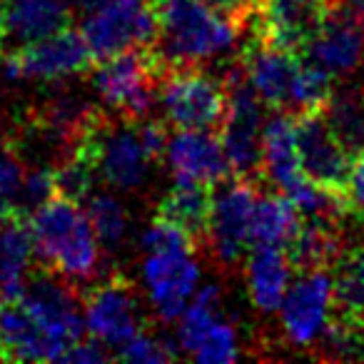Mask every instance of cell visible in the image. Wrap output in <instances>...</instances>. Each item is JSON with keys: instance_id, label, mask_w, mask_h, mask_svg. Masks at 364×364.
I'll return each instance as SVG.
<instances>
[{"instance_id": "ba28073f", "label": "cell", "mask_w": 364, "mask_h": 364, "mask_svg": "<svg viewBox=\"0 0 364 364\" xmlns=\"http://www.w3.org/2000/svg\"><path fill=\"white\" fill-rule=\"evenodd\" d=\"M95 58L80 31L65 28L41 41L26 43L3 58V73L8 80H65L90 73Z\"/></svg>"}, {"instance_id": "1f68e13d", "label": "cell", "mask_w": 364, "mask_h": 364, "mask_svg": "<svg viewBox=\"0 0 364 364\" xmlns=\"http://www.w3.org/2000/svg\"><path fill=\"white\" fill-rule=\"evenodd\" d=\"M140 247L145 250V252H165V250H185V252H195L198 242H195L185 230L172 225L170 220L155 218L150 223V228L142 232Z\"/></svg>"}, {"instance_id": "484cf974", "label": "cell", "mask_w": 364, "mask_h": 364, "mask_svg": "<svg viewBox=\"0 0 364 364\" xmlns=\"http://www.w3.org/2000/svg\"><path fill=\"white\" fill-rule=\"evenodd\" d=\"M334 95V75L319 68L317 63L299 55V68L292 82V97H289V112H312L324 110Z\"/></svg>"}, {"instance_id": "52a82bcc", "label": "cell", "mask_w": 364, "mask_h": 364, "mask_svg": "<svg viewBox=\"0 0 364 364\" xmlns=\"http://www.w3.org/2000/svg\"><path fill=\"white\" fill-rule=\"evenodd\" d=\"M82 38L95 60L125 50H150L157 41V18L150 0H105L82 16Z\"/></svg>"}, {"instance_id": "8fae6325", "label": "cell", "mask_w": 364, "mask_h": 364, "mask_svg": "<svg viewBox=\"0 0 364 364\" xmlns=\"http://www.w3.org/2000/svg\"><path fill=\"white\" fill-rule=\"evenodd\" d=\"M334 314V287L329 269L297 272L292 287H287L279 319L282 332L292 347H314Z\"/></svg>"}, {"instance_id": "7a4b0ae2", "label": "cell", "mask_w": 364, "mask_h": 364, "mask_svg": "<svg viewBox=\"0 0 364 364\" xmlns=\"http://www.w3.org/2000/svg\"><path fill=\"white\" fill-rule=\"evenodd\" d=\"M36 257L68 282H90L100 264L97 240L87 213L77 203L53 195L33 213Z\"/></svg>"}, {"instance_id": "30bf717a", "label": "cell", "mask_w": 364, "mask_h": 364, "mask_svg": "<svg viewBox=\"0 0 364 364\" xmlns=\"http://www.w3.org/2000/svg\"><path fill=\"white\" fill-rule=\"evenodd\" d=\"M294 140H297L299 167L317 188L337 195L347 203V182L352 170V155L344 150L329 127L322 110L294 115Z\"/></svg>"}, {"instance_id": "4dcf8cb0", "label": "cell", "mask_w": 364, "mask_h": 364, "mask_svg": "<svg viewBox=\"0 0 364 364\" xmlns=\"http://www.w3.org/2000/svg\"><path fill=\"white\" fill-rule=\"evenodd\" d=\"M26 180L23 155L11 137L0 135V208H8Z\"/></svg>"}, {"instance_id": "d6986e66", "label": "cell", "mask_w": 364, "mask_h": 364, "mask_svg": "<svg viewBox=\"0 0 364 364\" xmlns=\"http://www.w3.org/2000/svg\"><path fill=\"white\" fill-rule=\"evenodd\" d=\"M8 38L26 46L73 26L70 0H0Z\"/></svg>"}, {"instance_id": "603a6c76", "label": "cell", "mask_w": 364, "mask_h": 364, "mask_svg": "<svg viewBox=\"0 0 364 364\" xmlns=\"http://www.w3.org/2000/svg\"><path fill=\"white\" fill-rule=\"evenodd\" d=\"M334 309L364 322V245L342 247L332 264Z\"/></svg>"}, {"instance_id": "2e32d148", "label": "cell", "mask_w": 364, "mask_h": 364, "mask_svg": "<svg viewBox=\"0 0 364 364\" xmlns=\"http://www.w3.org/2000/svg\"><path fill=\"white\" fill-rule=\"evenodd\" d=\"M262 180H269L289 200L307 188L309 177L299 167L294 115L277 110L262 127Z\"/></svg>"}, {"instance_id": "7c38bea8", "label": "cell", "mask_w": 364, "mask_h": 364, "mask_svg": "<svg viewBox=\"0 0 364 364\" xmlns=\"http://www.w3.org/2000/svg\"><path fill=\"white\" fill-rule=\"evenodd\" d=\"M82 314L87 332L115 352L142 329L135 289L120 274L87 289L82 299Z\"/></svg>"}, {"instance_id": "8992f818", "label": "cell", "mask_w": 364, "mask_h": 364, "mask_svg": "<svg viewBox=\"0 0 364 364\" xmlns=\"http://www.w3.org/2000/svg\"><path fill=\"white\" fill-rule=\"evenodd\" d=\"M162 110L177 130H215L228 115V85L203 68H177L157 85Z\"/></svg>"}, {"instance_id": "83f0119b", "label": "cell", "mask_w": 364, "mask_h": 364, "mask_svg": "<svg viewBox=\"0 0 364 364\" xmlns=\"http://www.w3.org/2000/svg\"><path fill=\"white\" fill-rule=\"evenodd\" d=\"M85 203H87L85 213H87V218H90L97 240H100L107 250L120 247L127 235V225H130L120 200L105 193H95V195H90Z\"/></svg>"}, {"instance_id": "d590c367", "label": "cell", "mask_w": 364, "mask_h": 364, "mask_svg": "<svg viewBox=\"0 0 364 364\" xmlns=\"http://www.w3.org/2000/svg\"><path fill=\"white\" fill-rule=\"evenodd\" d=\"M70 3H73V11H80L82 16H85V13L95 11L100 3H105V0H70Z\"/></svg>"}, {"instance_id": "6da1fadb", "label": "cell", "mask_w": 364, "mask_h": 364, "mask_svg": "<svg viewBox=\"0 0 364 364\" xmlns=\"http://www.w3.org/2000/svg\"><path fill=\"white\" fill-rule=\"evenodd\" d=\"M157 18V41L150 48L165 75L177 68H203L232 50L242 31L213 13L203 0H150Z\"/></svg>"}, {"instance_id": "ffe728a7", "label": "cell", "mask_w": 364, "mask_h": 364, "mask_svg": "<svg viewBox=\"0 0 364 364\" xmlns=\"http://www.w3.org/2000/svg\"><path fill=\"white\" fill-rule=\"evenodd\" d=\"M215 185L188 177H175V185L157 203L155 218L170 220L180 230L190 235L195 242H205L208 237L210 213H213Z\"/></svg>"}, {"instance_id": "7402d4cb", "label": "cell", "mask_w": 364, "mask_h": 364, "mask_svg": "<svg viewBox=\"0 0 364 364\" xmlns=\"http://www.w3.org/2000/svg\"><path fill=\"white\" fill-rule=\"evenodd\" d=\"M299 225H302V213L284 193L277 190V193L257 195L252 210V228H250L252 245L287 247L289 240L297 235Z\"/></svg>"}, {"instance_id": "e575fe53", "label": "cell", "mask_w": 364, "mask_h": 364, "mask_svg": "<svg viewBox=\"0 0 364 364\" xmlns=\"http://www.w3.org/2000/svg\"><path fill=\"white\" fill-rule=\"evenodd\" d=\"M112 357V352L100 342L97 337H82L70 352L65 354L63 362H80V364H92V362H107Z\"/></svg>"}, {"instance_id": "cb8c5ba5", "label": "cell", "mask_w": 364, "mask_h": 364, "mask_svg": "<svg viewBox=\"0 0 364 364\" xmlns=\"http://www.w3.org/2000/svg\"><path fill=\"white\" fill-rule=\"evenodd\" d=\"M322 112L349 155L364 150V92H334Z\"/></svg>"}, {"instance_id": "5b68a950", "label": "cell", "mask_w": 364, "mask_h": 364, "mask_svg": "<svg viewBox=\"0 0 364 364\" xmlns=\"http://www.w3.org/2000/svg\"><path fill=\"white\" fill-rule=\"evenodd\" d=\"M228 115L223 120V147L232 175L262 180V127L264 102L245 77L242 63H235L225 77Z\"/></svg>"}, {"instance_id": "9c48e42d", "label": "cell", "mask_w": 364, "mask_h": 364, "mask_svg": "<svg viewBox=\"0 0 364 364\" xmlns=\"http://www.w3.org/2000/svg\"><path fill=\"white\" fill-rule=\"evenodd\" d=\"M257 182L259 180L230 175L228 180L215 185L213 213H210L205 242L213 247L218 262L237 264L252 245L250 228H252V210L259 195L255 188Z\"/></svg>"}, {"instance_id": "4316f807", "label": "cell", "mask_w": 364, "mask_h": 364, "mask_svg": "<svg viewBox=\"0 0 364 364\" xmlns=\"http://www.w3.org/2000/svg\"><path fill=\"white\" fill-rule=\"evenodd\" d=\"M95 177H97V172H95V167H92L90 157L77 150V147L53 167L55 195L58 198L73 200V203H82V200L90 198Z\"/></svg>"}, {"instance_id": "4fadbf2b", "label": "cell", "mask_w": 364, "mask_h": 364, "mask_svg": "<svg viewBox=\"0 0 364 364\" xmlns=\"http://www.w3.org/2000/svg\"><path fill=\"white\" fill-rule=\"evenodd\" d=\"M142 279L157 317L162 322H175L198 292L200 264L195 262L193 252L185 250L147 252Z\"/></svg>"}, {"instance_id": "d6a6232c", "label": "cell", "mask_w": 364, "mask_h": 364, "mask_svg": "<svg viewBox=\"0 0 364 364\" xmlns=\"http://www.w3.org/2000/svg\"><path fill=\"white\" fill-rule=\"evenodd\" d=\"M347 215L364 225V150L352 157V170L347 182Z\"/></svg>"}, {"instance_id": "8d00e7d4", "label": "cell", "mask_w": 364, "mask_h": 364, "mask_svg": "<svg viewBox=\"0 0 364 364\" xmlns=\"http://www.w3.org/2000/svg\"><path fill=\"white\" fill-rule=\"evenodd\" d=\"M6 43H8V28H6V16H3V6H0V53H3Z\"/></svg>"}, {"instance_id": "d4e9b609", "label": "cell", "mask_w": 364, "mask_h": 364, "mask_svg": "<svg viewBox=\"0 0 364 364\" xmlns=\"http://www.w3.org/2000/svg\"><path fill=\"white\" fill-rule=\"evenodd\" d=\"M220 314H223V297H220L218 284H208V287L198 289L193 302L180 314V324H177V344H180L182 352H188L193 357L200 339L205 337L210 324Z\"/></svg>"}, {"instance_id": "5bb4252c", "label": "cell", "mask_w": 364, "mask_h": 364, "mask_svg": "<svg viewBox=\"0 0 364 364\" xmlns=\"http://www.w3.org/2000/svg\"><path fill=\"white\" fill-rule=\"evenodd\" d=\"M245 77L255 87L262 102L272 110L289 112V97H292V82L299 68V53L287 48L272 46L262 38L250 33L240 53Z\"/></svg>"}, {"instance_id": "9a60e30c", "label": "cell", "mask_w": 364, "mask_h": 364, "mask_svg": "<svg viewBox=\"0 0 364 364\" xmlns=\"http://www.w3.org/2000/svg\"><path fill=\"white\" fill-rule=\"evenodd\" d=\"M165 157L175 177L218 185L232 175L223 140L213 130H177L167 140Z\"/></svg>"}, {"instance_id": "f546056e", "label": "cell", "mask_w": 364, "mask_h": 364, "mask_svg": "<svg viewBox=\"0 0 364 364\" xmlns=\"http://www.w3.org/2000/svg\"><path fill=\"white\" fill-rule=\"evenodd\" d=\"M240 357V337H237V327L232 322L220 314L210 329L205 332V337L200 339L198 349L193 352V359L198 362H235Z\"/></svg>"}, {"instance_id": "44dd1931", "label": "cell", "mask_w": 364, "mask_h": 364, "mask_svg": "<svg viewBox=\"0 0 364 364\" xmlns=\"http://www.w3.org/2000/svg\"><path fill=\"white\" fill-rule=\"evenodd\" d=\"M342 247L339 220L307 218L302 220L297 235L287 242L284 252L294 272H309V269H332Z\"/></svg>"}, {"instance_id": "74e56055", "label": "cell", "mask_w": 364, "mask_h": 364, "mask_svg": "<svg viewBox=\"0 0 364 364\" xmlns=\"http://www.w3.org/2000/svg\"><path fill=\"white\" fill-rule=\"evenodd\" d=\"M3 307V302H0ZM0 359H6V347H3V322H0Z\"/></svg>"}, {"instance_id": "e0dca14e", "label": "cell", "mask_w": 364, "mask_h": 364, "mask_svg": "<svg viewBox=\"0 0 364 364\" xmlns=\"http://www.w3.org/2000/svg\"><path fill=\"white\" fill-rule=\"evenodd\" d=\"M0 322H3V347H6L8 362L11 359L16 362H55V359L65 357L63 344L38 322L36 314L21 299L3 302Z\"/></svg>"}, {"instance_id": "f1b7e54d", "label": "cell", "mask_w": 364, "mask_h": 364, "mask_svg": "<svg viewBox=\"0 0 364 364\" xmlns=\"http://www.w3.org/2000/svg\"><path fill=\"white\" fill-rule=\"evenodd\" d=\"M115 354H117V359L132 362V364H162V362H172V359L180 357V344H177V339L152 334L142 327L140 332L127 339Z\"/></svg>"}, {"instance_id": "277c9868", "label": "cell", "mask_w": 364, "mask_h": 364, "mask_svg": "<svg viewBox=\"0 0 364 364\" xmlns=\"http://www.w3.org/2000/svg\"><path fill=\"white\" fill-rule=\"evenodd\" d=\"M162 75L165 70L152 50H125L92 65V85L102 102L120 120L132 122L150 115Z\"/></svg>"}, {"instance_id": "836d02e7", "label": "cell", "mask_w": 364, "mask_h": 364, "mask_svg": "<svg viewBox=\"0 0 364 364\" xmlns=\"http://www.w3.org/2000/svg\"><path fill=\"white\" fill-rule=\"evenodd\" d=\"M203 3L213 13H218L220 18L237 26L240 31L247 28L250 18H252L255 8H257V0H203Z\"/></svg>"}, {"instance_id": "ac0fdd59", "label": "cell", "mask_w": 364, "mask_h": 364, "mask_svg": "<svg viewBox=\"0 0 364 364\" xmlns=\"http://www.w3.org/2000/svg\"><path fill=\"white\" fill-rule=\"evenodd\" d=\"M292 272V262L284 247L252 245V250L247 252V262H245V277H247V292L255 309H259L262 314L279 312Z\"/></svg>"}, {"instance_id": "3957f363", "label": "cell", "mask_w": 364, "mask_h": 364, "mask_svg": "<svg viewBox=\"0 0 364 364\" xmlns=\"http://www.w3.org/2000/svg\"><path fill=\"white\" fill-rule=\"evenodd\" d=\"M75 147L90 157L97 177L117 193L140 188L155 162L142 142L137 122L122 120L120 125H112L102 112L87 122Z\"/></svg>"}]
</instances>
